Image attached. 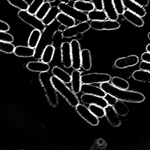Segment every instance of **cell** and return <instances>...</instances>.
<instances>
[{
	"label": "cell",
	"mask_w": 150,
	"mask_h": 150,
	"mask_svg": "<svg viewBox=\"0 0 150 150\" xmlns=\"http://www.w3.org/2000/svg\"><path fill=\"white\" fill-rule=\"evenodd\" d=\"M92 1L94 4L96 9L99 10H103L102 0H92Z\"/></svg>",
	"instance_id": "cell-45"
},
{
	"label": "cell",
	"mask_w": 150,
	"mask_h": 150,
	"mask_svg": "<svg viewBox=\"0 0 150 150\" xmlns=\"http://www.w3.org/2000/svg\"><path fill=\"white\" fill-rule=\"evenodd\" d=\"M52 73L53 76L66 84L71 83V76L68 73L58 66L53 68Z\"/></svg>",
	"instance_id": "cell-24"
},
{
	"label": "cell",
	"mask_w": 150,
	"mask_h": 150,
	"mask_svg": "<svg viewBox=\"0 0 150 150\" xmlns=\"http://www.w3.org/2000/svg\"><path fill=\"white\" fill-rule=\"evenodd\" d=\"M104 99L105 100L109 105L113 106L115 104L117 101V100L113 96H111L110 94H106L105 96L104 97Z\"/></svg>",
	"instance_id": "cell-42"
},
{
	"label": "cell",
	"mask_w": 150,
	"mask_h": 150,
	"mask_svg": "<svg viewBox=\"0 0 150 150\" xmlns=\"http://www.w3.org/2000/svg\"><path fill=\"white\" fill-rule=\"evenodd\" d=\"M82 1H84L91 2L92 0H82Z\"/></svg>",
	"instance_id": "cell-52"
},
{
	"label": "cell",
	"mask_w": 150,
	"mask_h": 150,
	"mask_svg": "<svg viewBox=\"0 0 150 150\" xmlns=\"http://www.w3.org/2000/svg\"><path fill=\"white\" fill-rule=\"evenodd\" d=\"M80 92L83 94H90L104 97L106 93L100 87L94 86L92 84H82Z\"/></svg>",
	"instance_id": "cell-18"
},
{
	"label": "cell",
	"mask_w": 150,
	"mask_h": 150,
	"mask_svg": "<svg viewBox=\"0 0 150 150\" xmlns=\"http://www.w3.org/2000/svg\"><path fill=\"white\" fill-rule=\"evenodd\" d=\"M91 28L96 31H112L120 28V23L117 20H105L103 21H91L90 23Z\"/></svg>",
	"instance_id": "cell-8"
},
{
	"label": "cell",
	"mask_w": 150,
	"mask_h": 150,
	"mask_svg": "<svg viewBox=\"0 0 150 150\" xmlns=\"http://www.w3.org/2000/svg\"><path fill=\"white\" fill-rule=\"evenodd\" d=\"M122 15L127 21L135 26L141 27L144 25V20L142 17L129 10H125Z\"/></svg>",
	"instance_id": "cell-20"
},
{
	"label": "cell",
	"mask_w": 150,
	"mask_h": 150,
	"mask_svg": "<svg viewBox=\"0 0 150 150\" xmlns=\"http://www.w3.org/2000/svg\"><path fill=\"white\" fill-rule=\"evenodd\" d=\"M141 59L143 61L150 63V53L145 52L142 54Z\"/></svg>",
	"instance_id": "cell-46"
},
{
	"label": "cell",
	"mask_w": 150,
	"mask_h": 150,
	"mask_svg": "<svg viewBox=\"0 0 150 150\" xmlns=\"http://www.w3.org/2000/svg\"><path fill=\"white\" fill-rule=\"evenodd\" d=\"M18 16L22 21L42 32L46 27L42 20L38 18L35 15L29 13L27 10L19 11L18 13Z\"/></svg>",
	"instance_id": "cell-6"
},
{
	"label": "cell",
	"mask_w": 150,
	"mask_h": 150,
	"mask_svg": "<svg viewBox=\"0 0 150 150\" xmlns=\"http://www.w3.org/2000/svg\"><path fill=\"white\" fill-rule=\"evenodd\" d=\"M74 7L79 11L83 12H89L95 9L93 3L84 1L82 0L75 1Z\"/></svg>",
	"instance_id": "cell-26"
},
{
	"label": "cell",
	"mask_w": 150,
	"mask_h": 150,
	"mask_svg": "<svg viewBox=\"0 0 150 150\" xmlns=\"http://www.w3.org/2000/svg\"><path fill=\"white\" fill-rule=\"evenodd\" d=\"M132 77L136 81L150 83V72L143 70L135 71Z\"/></svg>",
	"instance_id": "cell-31"
},
{
	"label": "cell",
	"mask_w": 150,
	"mask_h": 150,
	"mask_svg": "<svg viewBox=\"0 0 150 150\" xmlns=\"http://www.w3.org/2000/svg\"><path fill=\"white\" fill-rule=\"evenodd\" d=\"M44 2L45 0H33L29 5L27 11L32 15H35Z\"/></svg>",
	"instance_id": "cell-38"
},
{
	"label": "cell",
	"mask_w": 150,
	"mask_h": 150,
	"mask_svg": "<svg viewBox=\"0 0 150 150\" xmlns=\"http://www.w3.org/2000/svg\"><path fill=\"white\" fill-rule=\"evenodd\" d=\"M54 21L46 27L44 31L42 32L40 40L38 45L35 48L33 58L37 60L41 59L42 53L46 47L48 45H52L53 35L55 31L58 30L59 26Z\"/></svg>",
	"instance_id": "cell-3"
},
{
	"label": "cell",
	"mask_w": 150,
	"mask_h": 150,
	"mask_svg": "<svg viewBox=\"0 0 150 150\" xmlns=\"http://www.w3.org/2000/svg\"><path fill=\"white\" fill-rule=\"evenodd\" d=\"M61 12L58 6H54L51 7L45 16L42 19L43 23L46 26L49 25L55 21L58 14Z\"/></svg>",
	"instance_id": "cell-25"
},
{
	"label": "cell",
	"mask_w": 150,
	"mask_h": 150,
	"mask_svg": "<svg viewBox=\"0 0 150 150\" xmlns=\"http://www.w3.org/2000/svg\"><path fill=\"white\" fill-rule=\"evenodd\" d=\"M71 1H77V0H71Z\"/></svg>",
	"instance_id": "cell-54"
},
{
	"label": "cell",
	"mask_w": 150,
	"mask_h": 150,
	"mask_svg": "<svg viewBox=\"0 0 150 150\" xmlns=\"http://www.w3.org/2000/svg\"><path fill=\"white\" fill-rule=\"evenodd\" d=\"M61 2L69 4L71 0H59Z\"/></svg>",
	"instance_id": "cell-49"
},
{
	"label": "cell",
	"mask_w": 150,
	"mask_h": 150,
	"mask_svg": "<svg viewBox=\"0 0 150 150\" xmlns=\"http://www.w3.org/2000/svg\"><path fill=\"white\" fill-rule=\"evenodd\" d=\"M60 50L62 63L66 68H70L72 66L70 43L69 42H63Z\"/></svg>",
	"instance_id": "cell-13"
},
{
	"label": "cell",
	"mask_w": 150,
	"mask_h": 150,
	"mask_svg": "<svg viewBox=\"0 0 150 150\" xmlns=\"http://www.w3.org/2000/svg\"><path fill=\"white\" fill-rule=\"evenodd\" d=\"M140 69L146 70L150 72V63L142 61L139 65Z\"/></svg>",
	"instance_id": "cell-44"
},
{
	"label": "cell",
	"mask_w": 150,
	"mask_h": 150,
	"mask_svg": "<svg viewBox=\"0 0 150 150\" xmlns=\"http://www.w3.org/2000/svg\"><path fill=\"white\" fill-rule=\"evenodd\" d=\"M14 54L18 57L29 58L33 57L35 53V48L29 46L18 45L15 47Z\"/></svg>",
	"instance_id": "cell-22"
},
{
	"label": "cell",
	"mask_w": 150,
	"mask_h": 150,
	"mask_svg": "<svg viewBox=\"0 0 150 150\" xmlns=\"http://www.w3.org/2000/svg\"><path fill=\"white\" fill-rule=\"evenodd\" d=\"M56 19L59 23L63 25L67 28L74 26L76 24V21L74 18L61 11L58 14Z\"/></svg>",
	"instance_id": "cell-27"
},
{
	"label": "cell",
	"mask_w": 150,
	"mask_h": 150,
	"mask_svg": "<svg viewBox=\"0 0 150 150\" xmlns=\"http://www.w3.org/2000/svg\"><path fill=\"white\" fill-rule=\"evenodd\" d=\"M42 32L39 30L34 29L31 32L28 40V46L32 48H35L38 45L40 38Z\"/></svg>",
	"instance_id": "cell-29"
},
{
	"label": "cell",
	"mask_w": 150,
	"mask_h": 150,
	"mask_svg": "<svg viewBox=\"0 0 150 150\" xmlns=\"http://www.w3.org/2000/svg\"><path fill=\"white\" fill-rule=\"evenodd\" d=\"M91 28L90 23L88 21L79 23L76 25L69 28H67L62 32L63 38H69L76 37L78 34H83Z\"/></svg>",
	"instance_id": "cell-10"
},
{
	"label": "cell",
	"mask_w": 150,
	"mask_h": 150,
	"mask_svg": "<svg viewBox=\"0 0 150 150\" xmlns=\"http://www.w3.org/2000/svg\"><path fill=\"white\" fill-rule=\"evenodd\" d=\"M51 7L52 6L50 2L47 1L44 2L40 6L38 10L35 14V16L38 18L42 20L45 16Z\"/></svg>",
	"instance_id": "cell-35"
},
{
	"label": "cell",
	"mask_w": 150,
	"mask_h": 150,
	"mask_svg": "<svg viewBox=\"0 0 150 150\" xmlns=\"http://www.w3.org/2000/svg\"><path fill=\"white\" fill-rule=\"evenodd\" d=\"M46 1H47L49 2L50 3H52L54 2V1H55L56 0H46Z\"/></svg>",
	"instance_id": "cell-51"
},
{
	"label": "cell",
	"mask_w": 150,
	"mask_h": 150,
	"mask_svg": "<svg viewBox=\"0 0 150 150\" xmlns=\"http://www.w3.org/2000/svg\"><path fill=\"white\" fill-rule=\"evenodd\" d=\"M144 7H147L149 3V0H131Z\"/></svg>",
	"instance_id": "cell-47"
},
{
	"label": "cell",
	"mask_w": 150,
	"mask_h": 150,
	"mask_svg": "<svg viewBox=\"0 0 150 150\" xmlns=\"http://www.w3.org/2000/svg\"><path fill=\"white\" fill-rule=\"evenodd\" d=\"M111 82L114 86L119 89L127 90L129 88V82L121 77H114L111 79Z\"/></svg>",
	"instance_id": "cell-33"
},
{
	"label": "cell",
	"mask_w": 150,
	"mask_h": 150,
	"mask_svg": "<svg viewBox=\"0 0 150 150\" xmlns=\"http://www.w3.org/2000/svg\"><path fill=\"white\" fill-rule=\"evenodd\" d=\"M26 68L30 71L34 72H48L50 69V66L48 63H45L42 61H31L26 65Z\"/></svg>",
	"instance_id": "cell-19"
},
{
	"label": "cell",
	"mask_w": 150,
	"mask_h": 150,
	"mask_svg": "<svg viewBox=\"0 0 150 150\" xmlns=\"http://www.w3.org/2000/svg\"><path fill=\"white\" fill-rule=\"evenodd\" d=\"M113 107L115 112L120 116H126L129 112V108L121 100H117Z\"/></svg>",
	"instance_id": "cell-32"
},
{
	"label": "cell",
	"mask_w": 150,
	"mask_h": 150,
	"mask_svg": "<svg viewBox=\"0 0 150 150\" xmlns=\"http://www.w3.org/2000/svg\"><path fill=\"white\" fill-rule=\"evenodd\" d=\"M51 81L57 92H59L71 106L75 108L79 105V100L77 96L66 83L54 76L51 77Z\"/></svg>",
	"instance_id": "cell-4"
},
{
	"label": "cell",
	"mask_w": 150,
	"mask_h": 150,
	"mask_svg": "<svg viewBox=\"0 0 150 150\" xmlns=\"http://www.w3.org/2000/svg\"><path fill=\"white\" fill-rule=\"evenodd\" d=\"M8 2L20 10H27L29 4L25 0H8Z\"/></svg>",
	"instance_id": "cell-37"
},
{
	"label": "cell",
	"mask_w": 150,
	"mask_h": 150,
	"mask_svg": "<svg viewBox=\"0 0 150 150\" xmlns=\"http://www.w3.org/2000/svg\"><path fill=\"white\" fill-rule=\"evenodd\" d=\"M51 77L48 72H42L40 73L39 79L45 92L48 103L53 107H56L59 105V98L51 81Z\"/></svg>",
	"instance_id": "cell-2"
},
{
	"label": "cell",
	"mask_w": 150,
	"mask_h": 150,
	"mask_svg": "<svg viewBox=\"0 0 150 150\" xmlns=\"http://www.w3.org/2000/svg\"><path fill=\"white\" fill-rule=\"evenodd\" d=\"M91 112L98 119L105 117V108L95 105H89L88 107Z\"/></svg>",
	"instance_id": "cell-36"
},
{
	"label": "cell",
	"mask_w": 150,
	"mask_h": 150,
	"mask_svg": "<svg viewBox=\"0 0 150 150\" xmlns=\"http://www.w3.org/2000/svg\"><path fill=\"white\" fill-rule=\"evenodd\" d=\"M112 77L105 73H92L86 74L81 76L82 84H101L111 81Z\"/></svg>",
	"instance_id": "cell-7"
},
{
	"label": "cell",
	"mask_w": 150,
	"mask_h": 150,
	"mask_svg": "<svg viewBox=\"0 0 150 150\" xmlns=\"http://www.w3.org/2000/svg\"><path fill=\"white\" fill-rule=\"evenodd\" d=\"M87 16L91 21H103L108 18L107 16L103 10H93L88 12Z\"/></svg>",
	"instance_id": "cell-30"
},
{
	"label": "cell",
	"mask_w": 150,
	"mask_h": 150,
	"mask_svg": "<svg viewBox=\"0 0 150 150\" xmlns=\"http://www.w3.org/2000/svg\"><path fill=\"white\" fill-rule=\"evenodd\" d=\"M81 68L86 71H89L91 68V54L88 49L81 51Z\"/></svg>",
	"instance_id": "cell-23"
},
{
	"label": "cell",
	"mask_w": 150,
	"mask_h": 150,
	"mask_svg": "<svg viewBox=\"0 0 150 150\" xmlns=\"http://www.w3.org/2000/svg\"><path fill=\"white\" fill-rule=\"evenodd\" d=\"M124 8L133 13L143 17L146 16L147 11L144 7L131 0H122Z\"/></svg>",
	"instance_id": "cell-16"
},
{
	"label": "cell",
	"mask_w": 150,
	"mask_h": 150,
	"mask_svg": "<svg viewBox=\"0 0 150 150\" xmlns=\"http://www.w3.org/2000/svg\"><path fill=\"white\" fill-rule=\"evenodd\" d=\"M103 10L105 11L108 18L113 20H117L119 15L116 11L112 0H102Z\"/></svg>",
	"instance_id": "cell-17"
},
{
	"label": "cell",
	"mask_w": 150,
	"mask_h": 150,
	"mask_svg": "<svg viewBox=\"0 0 150 150\" xmlns=\"http://www.w3.org/2000/svg\"><path fill=\"white\" fill-rule=\"evenodd\" d=\"M66 28H67V27H66V26H64L63 25L61 24L59 25V27H58V30L63 32L65 31V30Z\"/></svg>",
	"instance_id": "cell-48"
},
{
	"label": "cell",
	"mask_w": 150,
	"mask_h": 150,
	"mask_svg": "<svg viewBox=\"0 0 150 150\" xmlns=\"http://www.w3.org/2000/svg\"><path fill=\"white\" fill-rule=\"evenodd\" d=\"M58 6L61 12L66 13L74 18L76 21L82 23L89 20L87 14L85 12L79 11L74 7L69 5V4L61 2Z\"/></svg>",
	"instance_id": "cell-5"
},
{
	"label": "cell",
	"mask_w": 150,
	"mask_h": 150,
	"mask_svg": "<svg viewBox=\"0 0 150 150\" xmlns=\"http://www.w3.org/2000/svg\"><path fill=\"white\" fill-rule=\"evenodd\" d=\"M76 111L79 115L87 123L92 126H97L99 123L98 118L96 117L84 105L79 104L76 107Z\"/></svg>",
	"instance_id": "cell-9"
},
{
	"label": "cell",
	"mask_w": 150,
	"mask_h": 150,
	"mask_svg": "<svg viewBox=\"0 0 150 150\" xmlns=\"http://www.w3.org/2000/svg\"><path fill=\"white\" fill-rule=\"evenodd\" d=\"M72 55V67L74 69L79 70L81 69V45L78 41L74 39L70 42Z\"/></svg>",
	"instance_id": "cell-11"
},
{
	"label": "cell",
	"mask_w": 150,
	"mask_h": 150,
	"mask_svg": "<svg viewBox=\"0 0 150 150\" xmlns=\"http://www.w3.org/2000/svg\"><path fill=\"white\" fill-rule=\"evenodd\" d=\"M80 99L82 103L86 105H95L104 108L108 105L104 97L95 95L83 94L81 96Z\"/></svg>",
	"instance_id": "cell-14"
},
{
	"label": "cell",
	"mask_w": 150,
	"mask_h": 150,
	"mask_svg": "<svg viewBox=\"0 0 150 150\" xmlns=\"http://www.w3.org/2000/svg\"><path fill=\"white\" fill-rule=\"evenodd\" d=\"M148 38H149V39L150 40V31L149 32V34H148Z\"/></svg>",
	"instance_id": "cell-53"
},
{
	"label": "cell",
	"mask_w": 150,
	"mask_h": 150,
	"mask_svg": "<svg viewBox=\"0 0 150 150\" xmlns=\"http://www.w3.org/2000/svg\"><path fill=\"white\" fill-rule=\"evenodd\" d=\"M139 58L136 55H130L121 57L115 60L113 68L125 69L135 66L139 62Z\"/></svg>",
	"instance_id": "cell-12"
},
{
	"label": "cell",
	"mask_w": 150,
	"mask_h": 150,
	"mask_svg": "<svg viewBox=\"0 0 150 150\" xmlns=\"http://www.w3.org/2000/svg\"><path fill=\"white\" fill-rule=\"evenodd\" d=\"M100 87L106 94H110L117 100L123 102L141 103L144 102L145 99L144 95L141 92L119 89L109 82L100 84Z\"/></svg>",
	"instance_id": "cell-1"
},
{
	"label": "cell",
	"mask_w": 150,
	"mask_h": 150,
	"mask_svg": "<svg viewBox=\"0 0 150 150\" xmlns=\"http://www.w3.org/2000/svg\"><path fill=\"white\" fill-rule=\"evenodd\" d=\"M15 47V45L10 42L0 41V52L11 54L14 53Z\"/></svg>",
	"instance_id": "cell-39"
},
{
	"label": "cell",
	"mask_w": 150,
	"mask_h": 150,
	"mask_svg": "<svg viewBox=\"0 0 150 150\" xmlns=\"http://www.w3.org/2000/svg\"><path fill=\"white\" fill-rule=\"evenodd\" d=\"M115 9L119 15H122L125 11L122 0H112Z\"/></svg>",
	"instance_id": "cell-41"
},
{
	"label": "cell",
	"mask_w": 150,
	"mask_h": 150,
	"mask_svg": "<svg viewBox=\"0 0 150 150\" xmlns=\"http://www.w3.org/2000/svg\"><path fill=\"white\" fill-rule=\"evenodd\" d=\"M63 36L62 32L57 30L53 35L52 45L55 48V50L58 48L61 49L63 43Z\"/></svg>",
	"instance_id": "cell-34"
},
{
	"label": "cell",
	"mask_w": 150,
	"mask_h": 150,
	"mask_svg": "<svg viewBox=\"0 0 150 150\" xmlns=\"http://www.w3.org/2000/svg\"><path fill=\"white\" fill-rule=\"evenodd\" d=\"M14 41V38L11 34L7 31H0V41L12 43Z\"/></svg>",
	"instance_id": "cell-40"
},
{
	"label": "cell",
	"mask_w": 150,
	"mask_h": 150,
	"mask_svg": "<svg viewBox=\"0 0 150 150\" xmlns=\"http://www.w3.org/2000/svg\"><path fill=\"white\" fill-rule=\"evenodd\" d=\"M55 48L52 45H48L44 49L41 56V61L49 64L52 62L54 56Z\"/></svg>",
	"instance_id": "cell-28"
},
{
	"label": "cell",
	"mask_w": 150,
	"mask_h": 150,
	"mask_svg": "<svg viewBox=\"0 0 150 150\" xmlns=\"http://www.w3.org/2000/svg\"><path fill=\"white\" fill-rule=\"evenodd\" d=\"M10 26L6 22L0 19V31H8L10 30Z\"/></svg>",
	"instance_id": "cell-43"
},
{
	"label": "cell",
	"mask_w": 150,
	"mask_h": 150,
	"mask_svg": "<svg viewBox=\"0 0 150 150\" xmlns=\"http://www.w3.org/2000/svg\"><path fill=\"white\" fill-rule=\"evenodd\" d=\"M105 116L109 124L114 127H118L121 125L119 115L116 113L112 106L109 105L105 108Z\"/></svg>",
	"instance_id": "cell-15"
},
{
	"label": "cell",
	"mask_w": 150,
	"mask_h": 150,
	"mask_svg": "<svg viewBox=\"0 0 150 150\" xmlns=\"http://www.w3.org/2000/svg\"><path fill=\"white\" fill-rule=\"evenodd\" d=\"M81 72L79 70H74L71 74V87L72 91L76 94L80 92L82 82H81Z\"/></svg>",
	"instance_id": "cell-21"
},
{
	"label": "cell",
	"mask_w": 150,
	"mask_h": 150,
	"mask_svg": "<svg viewBox=\"0 0 150 150\" xmlns=\"http://www.w3.org/2000/svg\"><path fill=\"white\" fill-rule=\"evenodd\" d=\"M146 51L150 53V44H148L146 47Z\"/></svg>",
	"instance_id": "cell-50"
}]
</instances>
